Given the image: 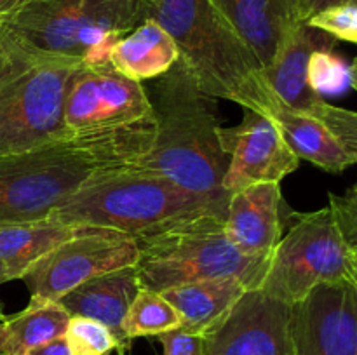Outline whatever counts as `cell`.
Instances as JSON below:
<instances>
[{
	"instance_id": "1",
	"label": "cell",
	"mask_w": 357,
	"mask_h": 355,
	"mask_svg": "<svg viewBox=\"0 0 357 355\" xmlns=\"http://www.w3.org/2000/svg\"><path fill=\"white\" fill-rule=\"evenodd\" d=\"M157 115L142 82L105 65H80L68 84L63 143L96 169L138 167L155 145Z\"/></svg>"
},
{
	"instance_id": "2",
	"label": "cell",
	"mask_w": 357,
	"mask_h": 355,
	"mask_svg": "<svg viewBox=\"0 0 357 355\" xmlns=\"http://www.w3.org/2000/svg\"><path fill=\"white\" fill-rule=\"evenodd\" d=\"M227 207L229 202L188 191L159 174L128 167L96 169L49 218L145 239L204 216L225 219Z\"/></svg>"
},
{
	"instance_id": "3",
	"label": "cell",
	"mask_w": 357,
	"mask_h": 355,
	"mask_svg": "<svg viewBox=\"0 0 357 355\" xmlns=\"http://www.w3.org/2000/svg\"><path fill=\"white\" fill-rule=\"evenodd\" d=\"M153 86L157 138L138 169L159 174L178 187L216 200L229 202L222 188L229 166L218 134L213 97L202 93L181 59Z\"/></svg>"
},
{
	"instance_id": "4",
	"label": "cell",
	"mask_w": 357,
	"mask_h": 355,
	"mask_svg": "<svg viewBox=\"0 0 357 355\" xmlns=\"http://www.w3.org/2000/svg\"><path fill=\"white\" fill-rule=\"evenodd\" d=\"M146 16L171 35L202 93L268 115L275 94L264 66L211 0H152Z\"/></svg>"
},
{
	"instance_id": "5",
	"label": "cell",
	"mask_w": 357,
	"mask_h": 355,
	"mask_svg": "<svg viewBox=\"0 0 357 355\" xmlns=\"http://www.w3.org/2000/svg\"><path fill=\"white\" fill-rule=\"evenodd\" d=\"M145 19L146 0H24L0 17V30L33 58L105 65Z\"/></svg>"
},
{
	"instance_id": "6",
	"label": "cell",
	"mask_w": 357,
	"mask_h": 355,
	"mask_svg": "<svg viewBox=\"0 0 357 355\" xmlns=\"http://www.w3.org/2000/svg\"><path fill=\"white\" fill-rule=\"evenodd\" d=\"M225 219L204 216L138 240L139 284L153 291L208 278L236 277L248 289L261 285L272 256L244 254L229 239Z\"/></svg>"
},
{
	"instance_id": "7",
	"label": "cell",
	"mask_w": 357,
	"mask_h": 355,
	"mask_svg": "<svg viewBox=\"0 0 357 355\" xmlns=\"http://www.w3.org/2000/svg\"><path fill=\"white\" fill-rule=\"evenodd\" d=\"M3 37L13 61L0 75V153L31 152L63 143L66 93L80 65L33 58L6 33Z\"/></svg>"
},
{
	"instance_id": "8",
	"label": "cell",
	"mask_w": 357,
	"mask_h": 355,
	"mask_svg": "<svg viewBox=\"0 0 357 355\" xmlns=\"http://www.w3.org/2000/svg\"><path fill=\"white\" fill-rule=\"evenodd\" d=\"M288 221L260 291L293 306L319 284L356 277L352 247L345 242L330 204L312 212L291 211Z\"/></svg>"
},
{
	"instance_id": "9",
	"label": "cell",
	"mask_w": 357,
	"mask_h": 355,
	"mask_svg": "<svg viewBox=\"0 0 357 355\" xmlns=\"http://www.w3.org/2000/svg\"><path fill=\"white\" fill-rule=\"evenodd\" d=\"M94 171L65 143L0 153V226L49 218Z\"/></svg>"
},
{
	"instance_id": "10",
	"label": "cell",
	"mask_w": 357,
	"mask_h": 355,
	"mask_svg": "<svg viewBox=\"0 0 357 355\" xmlns=\"http://www.w3.org/2000/svg\"><path fill=\"white\" fill-rule=\"evenodd\" d=\"M138 240L128 233L98 226H77L70 239L30 265L20 281L31 299L59 301L77 285L119 268L135 267Z\"/></svg>"
},
{
	"instance_id": "11",
	"label": "cell",
	"mask_w": 357,
	"mask_h": 355,
	"mask_svg": "<svg viewBox=\"0 0 357 355\" xmlns=\"http://www.w3.org/2000/svg\"><path fill=\"white\" fill-rule=\"evenodd\" d=\"M204 355H295L291 305L260 289H248L204 334Z\"/></svg>"
},
{
	"instance_id": "12",
	"label": "cell",
	"mask_w": 357,
	"mask_h": 355,
	"mask_svg": "<svg viewBox=\"0 0 357 355\" xmlns=\"http://www.w3.org/2000/svg\"><path fill=\"white\" fill-rule=\"evenodd\" d=\"M223 152L229 155L222 188L236 194L258 183H281L295 173L300 159L282 138L281 129L271 117L244 110L241 124L218 129Z\"/></svg>"
},
{
	"instance_id": "13",
	"label": "cell",
	"mask_w": 357,
	"mask_h": 355,
	"mask_svg": "<svg viewBox=\"0 0 357 355\" xmlns=\"http://www.w3.org/2000/svg\"><path fill=\"white\" fill-rule=\"evenodd\" d=\"M295 355H357V275L314 287L291 306Z\"/></svg>"
},
{
	"instance_id": "14",
	"label": "cell",
	"mask_w": 357,
	"mask_h": 355,
	"mask_svg": "<svg viewBox=\"0 0 357 355\" xmlns=\"http://www.w3.org/2000/svg\"><path fill=\"white\" fill-rule=\"evenodd\" d=\"M289 214L279 183H258L230 194L223 226L244 254L272 256Z\"/></svg>"
},
{
	"instance_id": "15",
	"label": "cell",
	"mask_w": 357,
	"mask_h": 355,
	"mask_svg": "<svg viewBox=\"0 0 357 355\" xmlns=\"http://www.w3.org/2000/svg\"><path fill=\"white\" fill-rule=\"evenodd\" d=\"M337 42V38L310 26L305 21L296 24L279 47L271 66L264 70L265 80L275 97L295 110L309 113L324 100L310 87V56L316 51H333Z\"/></svg>"
},
{
	"instance_id": "16",
	"label": "cell",
	"mask_w": 357,
	"mask_h": 355,
	"mask_svg": "<svg viewBox=\"0 0 357 355\" xmlns=\"http://www.w3.org/2000/svg\"><path fill=\"white\" fill-rule=\"evenodd\" d=\"M234 30L268 68L296 24L303 23L298 0H211Z\"/></svg>"
},
{
	"instance_id": "17",
	"label": "cell",
	"mask_w": 357,
	"mask_h": 355,
	"mask_svg": "<svg viewBox=\"0 0 357 355\" xmlns=\"http://www.w3.org/2000/svg\"><path fill=\"white\" fill-rule=\"evenodd\" d=\"M139 287L136 267H126L89 278L63 296L59 303L70 315L87 317L107 326L117 338L119 350L126 352L131 341L124 334V319Z\"/></svg>"
},
{
	"instance_id": "18",
	"label": "cell",
	"mask_w": 357,
	"mask_h": 355,
	"mask_svg": "<svg viewBox=\"0 0 357 355\" xmlns=\"http://www.w3.org/2000/svg\"><path fill=\"white\" fill-rule=\"evenodd\" d=\"M267 117L278 124L284 141L300 160H307L319 169L333 174L344 173L345 169L354 166L338 139L319 118L295 110L278 97Z\"/></svg>"
},
{
	"instance_id": "19",
	"label": "cell",
	"mask_w": 357,
	"mask_h": 355,
	"mask_svg": "<svg viewBox=\"0 0 357 355\" xmlns=\"http://www.w3.org/2000/svg\"><path fill=\"white\" fill-rule=\"evenodd\" d=\"M246 291L248 287L239 278L223 277L190 282L160 292L180 315L181 329L204 336Z\"/></svg>"
},
{
	"instance_id": "20",
	"label": "cell",
	"mask_w": 357,
	"mask_h": 355,
	"mask_svg": "<svg viewBox=\"0 0 357 355\" xmlns=\"http://www.w3.org/2000/svg\"><path fill=\"white\" fill-rule=\"evenodd\" d=\"M178 59L174 40L152 17L119 38L110 52L114 68L136 82L159 79Z\"/></svg>"
},
{
	"instance_id": "21",
	"label": "cell",
	"mask_w": 357,
	"mask_h": 355,
	"mask_svg": "<svg viewBox=\"0 0 357 355\" xmlns=\"http://www.w3.org/2000/svg\"><path fill=\"white\" fill-rule=\"evenodd\" d=\"M77 226L65 225L51 218L40 221L0 226V261L9 267L14 281L33 261L75 233Z\"/></svg>"
},
{
	"instance_id": "22",
	"label": "cell",
	"mask_w": 357,
	"mask_h": 355,
	"mask_svg": "<svg viewBox=\"0 0 357 355\" xmlns=\"http://www.w3.org/2000/svg\"><path fill=\"white\" fill-rule=\"evenodd\" d=\"M70 317L59 301L30 298L26 308L3 320L10 355H20L21 352L65 336Z\"/></svg>"
},
{
	"instance_id": "23",
	"label": "cell",
	"mask_w": 357,
	"mask_h": 355,
	"mask_svg": "<svg viewBox=\"0 0 357 355\" xmlns=\"http://www.w3.org/2000/svg\"><path fill=\"white\" fill-rule=\"evenodd\" d=\"M181 327V319L174 306L160 291L139 287L124 319V334L129 341L135 338L159 336Z\"/></svg>"
},
{
	"instance_id": "24",
	"label": "cell",
	"mask_w": 357,
	"mask_h": 355,
	"mask_svg": "<svg viewBox=\"0 0 357 355\" xmlns=\"http://www.w3.org/2000/svg\"><path fill=\"white\" fill-rule=\"evenodd\" d=\"M72 355H110L119 341L107 326L87 317L72 315L65 333Z\"/></svg>"
},
{
	"instance_id": "25",
	"label": "cell",
	"mask_w": 357,
	"mask_h": 355,
	"mask_svg": "<svg viewBox=\"0 0 357 355\" xmlns=\"http://www.w3.org/2000/svg\"><path fill=\"white\" fill-rule=\"evenodd\" d=\"M309 82L321 97L324 94H337L351 86V66L333 54V51H316L310 56Z\"/></svg>"
},
{
	"instance_id": "26",
	"label": "cell",
	"mask_w": 357,
	"mask_h": 355,
	"mask_svg": "<svg viewBox=\"0 0 357 355\" xmlns=\"http://www.w3.org/2000/svg\"><path fill=\"white\" fill-rule=\"evenodd\" d=\"M309 115L319 118L330 129L331 134L338 139L342 148L352 160V164H357V111L335 106V104L321 100L309 111Z\"/></svg>"
},
{
	"instance_id": "27",
	"label": "cell",
	"mask_w": 357,
	"mask_h": 355,
	"mask_svg": "<svg viewBox=\"0 0 357 355\" xmlns=\"http://www.w3.org/2000/svg\"><path fill=\"white\" fill-rule=\"evenodd\" d=\"M317 30L326 31L337 40L357 44V3L345 2L319 10L305 21Z\"/></svg>"
},
{
	"instance_id": "28",
	"label": "cell",
	"mask_w": 357,
	"mask_h": 355,
	"mask_svg": "<svg viewBox=\"0 0 357 355\" xmlns=\"http://www.w3.org/2000/svg\"><path fill=\"white\" fill-rule=\"evenodd\" d=\"M330 205L345 242L357 247V190L349 188L344 195L330 194Z\"/></svg>"
},
{
	"instance_id": "29",
	"label": "cell",
	"mask_w": 357,
	"mask_h": 355,
	"mask_svg": "<svg viewBox=\"0 0 357 355\" xmlns=\"http://www.w3.org/2000/svg\"><path fill=\"white\" fill-rule=\"evenodd\" d=\"M162 345V355H204V336L181 327L157 336Z\"/></svg>"
},
{
	"instance_id": "30",
	"label": "cell",
	"mask_w": 357,
	"mask_h": 355,
	"mask_svg": "<svg viewBox=\"0 0 357 355\" xmlns=\"http://www.w3.org/2000/svg\"><path fill=\"white\" fill-rule=\"evenodd\" d=\"M20 355H72V352H70V345L66 338L59 336L56 340L47 341V343L30 348V350L21 352Z\"/></svg>"
},
{
	"instance_id": "31",
	"label": "cell",
	"mask_w": 357,
	"mask_h": 355,
	"mask_svg": "<svg viewBox=\"0 0 357 355\" xmlns=\"http://www.w3.org/2000/svg\"><path fill=\"white\" fill-rule=\"evenodd\" d=\"M345 2H354V0H298L300 10H302V16L305 21L316 13H319V10L326 9V7Z\"/></svg>"
},
{
	"instance_id": "32",
	"label": "cell",
	"mask_w": 357,
	"mask_h": 355,
	"mask_svg": "<svg viewBox=\"0 0 357 355\" xmlns=\"http://www.w3.org/2000/svg\"><path fill=\"white\" fill-rule=\"evenodd\" d=\"M10 61H13V51H10L9 42H7L2 30H0V75H2L3 70L9 66Z\"/></svg>"
},
{
	"instance_id": "33",
	"label": "cell",
	"mask_w": 357,
	"mask_h": 355,
	"mask_svg": "<svg viewBox=\"0 0 357 355\" xmlns=\"http://www.w3.org/2000/svg\"><path fill=\"white\" fill-rule=\"evenodd\" d=\"M21 2H24V0H0V17L16 9Z\"/></svg>"
},
{
	"instance_id": "34",
	"label": "cell",
	"mask_w": 357,
	"mask_h": 355,
	"mask_svg": "<svg viewBox=\"0 0 357 355\" xmlns=\"http://www.w3.org/2000/svg\"><path fill=\"white\" fill-rule=\"evenodd\" d=\"M0 355H10L9 345H7V329L3 320L0 322Z\"/></svg>"
},
{
	"instance_id": "35",
	"label": "cell",
	"mask_w": 357,
	"mask_h": 355,
	"mask_svg": "<svg viewBox=\"0 0 357 355\" xmlns=\"http://www.w3.org/2000/svg\"><path fill=\"white\" fill-rule=\"evenodd\" d=\"M9 281H14L13 274H10L9 267L0 261V284H3V282H9Z\"/></svg>"
},
{
	"instance_id": "36",
	"label": "cell",
	"mask_w": 357,
	"mask_h": 355,
	"mask_svg": "<svg viewBox=\"0 0 357 355\" xmlns=\"http://www.w3.org/2000/svg\"><path fill=\"white\" fill-rule=\"evenodd\" d=\"M351 87L357 90V61L351 66Z\"/></svg>"
},
{
	"instance_id": "37",
	"label": "cell",
	"mask_w": 357,
	"mask_h": 355,
	"mask_svg": "<svg viewBox=\"0 0 357 355\" xmlns=\"http://www.w3.org/2000/svg\"><path fill=\"white\" fill-rule=\"evenodd\" d=\"M352 261H354V268L357 275V247H352Z\"/></svg>"
},
{
	"instance_id": "38",
	"label": "cell",
	"mask_w": 357,
	"mask_h": 355,
	"mask_svg": "<svg viewBox=\"0 0 357 355\" xmlns=\"http://www.w3.org/2000/svg\"><path fill=\"white\" fill-rule=\"evenodd\" d=\"M6 313H3V305H2V301H0V322H2V320H6Z\"/></svg>"
},
{
	"instance_id": "39",
	"label": "cell",
	"mask_w": 357,
	"mask_h": 355,
	"mask_svg": "<svg viewBox=\"0 0 357 355\" xmlns=\"http://www.w3.org/2000/svg\"><path fill=\"white\" fill-rule=\"evenodd\" d=\"M117 352H119V355H126L124 352H122V350H117Z\"/></svg>"
},
{
	"instance_id": "40",
	"label": "cell",
	"mask_w": 357,
	"mask_h": 355,
	"mask_svg": "<svg viewBox=\"0 0 357 355\" xmlns=\"http://www.w3.org/2000/svg\"><path fill=\"white\" fill-rule=\"evenodd\" d=\"M352 188H354V190H357V183L354 184V187H352Z\"/></svg>"
},
{
	"instance_id": "41",
	"label": "cell",
	"mask_w": 357,
	"mask_h": 355,
	"mask_svg": "<svg viewBox=\"0 0 357 355\" xmlns=\"http://www.w3.org/2000/svg\"><path fill=\"white\" fill-rule=\"evenodd\" d=\"M146 2H152V0H146Z\"/></svg>"
},
{
	"instance_id": "42",
	"label": "cell",
	"mask_w": 357,
	"mask_h": 355,
	"mask_svg": "<svg viewBox=\"0 0 357 355\" xmlns=\"http://www.w3.org/2000/svg\"><path fill=\"white\" fill-rule=\"evenodd\" d=\"M354 2H356V3H357V0H354Z\"/></svg>"
}]
</instances>
